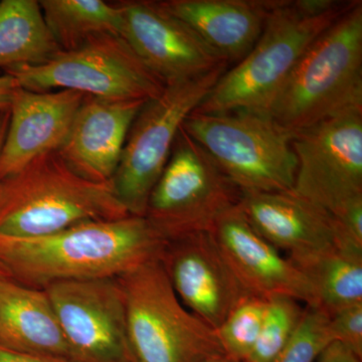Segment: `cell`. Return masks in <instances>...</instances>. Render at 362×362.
<instances>
[{"label":"cell","mask_w":362,"mask_h":362,"mask_svg":"<svg viewBox=\"0 0 362 362\" xmlns=\"http://www.w3.org/2000/svg\"><path fill=\"white\" fill-rule=\"evenodd\" d=\"M0 362H66L9 349L0 343Z\"/></svg>","instance_id":"28"},{"label":"cell","mask_w":362,"mask_h":362,"mask_svg":"<svg viewBox=\"0 0 362 362\" xmlns=\"http://www.w3.org/2000/svg\"><path fill=\"white\" fill-rule=\"evenodd\" d=\"M9 123V109L8 110H0V152H1L2 145L8 128Z\"/></svg>","instance_id":"30"},{"label":"cell","mask_w":362,"mask_h":362,"mask_svg":"<svg viewBox=\"0 0 362 362\" xmlns=\"http://www.w3.org/2000/svg\"><path fill=\"white\" fill-rule=\"evenodd\" d=\"M159 259L181 303L213 329L251 295L211 232L166 242Z\"/></svg>","instance_id":"13"},{"label":"cell","mask_w":362,"mask_h":362,"mask_svg":"<svg viewBox=\"0 0 362 362\" xmlns=\"http://www.w3.org/2000/svg\"><path fill=\"white\" fill-rule=\"evenodd\" d=\"M62 52L37 0L0 2V68L44 64Z\"/></svg>","instance_id":"20"},{"label":"cell","mask_w":362,"mask_h":362,"mask_svg":"<svg viewBox=\"0 0 362 362\" xmlns=\"http://www.w3.org/2000/svg\"><path fill=\"white\" fill-rule=\"evenodd\" d=\"M121 37L164 86L201 77L228 66L187 25L159 1L119 4Z\"/></svg>","instance_id":"12"},{"label":"cell","mask_w":362,"mask_h":362,"mask_svg":"<svg viewBox=\"0 0 362 362\" xmlns=\"http://www.w3.org/2000/svg\"><path fill=\"white\" fill-rule=\"evenodd\" d=\"M20 87L18 81L4 73L0 76V110H8L14 92Z\"/></svg>","instance_id":"29"},{"label":"cell","mask_w":362,"mask_h":362,"mask_svg":"<svg viewBox=\"0 0 362 362\" xmlns=\"http://www.w3.org/2000/svg\"><path fill=\"white\" fill-rule=\"evenodd\" d=\"M182 129L240 192H290L297 158L292 135L267 112H192Z\"/></svg>","instance_id":"5"},{"label":"cell","mask_w":362,"mask_h":362,"mask_svg":"<svg viewBox=\"0 0 362 362\" xmlns=\"http://www.w3.org/2000/svg\"><path fill=\"white\" fill-rule=\"evenodd\" d=\"M166 240L145 216L77 223L30 239L0 238V271L30 287L118 278L160 258Z\"/></svg>","instance_id":"1"},{"label":"cell","mask_w":362,"mask_h":362,"mask_svg":"<svg viewBox=\"0 0 362 362\" xmlns=\"http://www.w3.org/2000/svg\"><path fill=\"white\" fill-rule=\"evenodd\" d=\"M1 274H4V273H2L1 271H0V275H1ZM4 275H6V274H4Z\"/></svg>","instance_id":"32"},{"label":"cell","mask_w":362,"mask_h":362,"mask_svg":"<svg viewBox=\"0 0 362 362\" xmlns=\"http://www.w3.org/2000/svg\"><path fill=\"white\" fill-rule=\"evenodd\" d=\"M287 296L268 299L265 318L258 340L246 362H272L296 332L306 306Z\"/></svg>","instance_id":"23"},{"label":"cell","mask_w":362,"mask_h":362,"mask_svg":"<svg viewBox=\"0 0 362 362\" xmlns=\"http://www.w3.org/2000/svg\"><path fill=\"white\" fill-rule=\"evenodd\" d=\"M129 216L113 183L78 175L58 152L45 154L0 181V238L30 239L77 223Z\"/></svg>","instance_id":"3"},{"label":"cell","mask_w":362,"mask_h":362,"mask_svg":"<svg viewBox=\"0 0 362 362\" xmlns=\"http://www.w3.org/2000/svg\"><path fill=\"white\" fill-rule=\"evenodd\" d=\"M226 63L237 65L252 51L274 0H163Z\"/></svg>","instance_id":"18"},{"label":"cell","mask_w":362,"mask_h":362,"mask_svg":"<svg viewBox=\"0 0 362 362\" xmlns=\"http://www.w3.org/2000/svg\"><path fill=\"white\" fill-rule=\"evenodd\" d=\"M356 108H362L361 0L312 42L269 114L292 135Z\"/></svg>","instance_id":"4"},{"label":"cell","mask_w":362,"mask_h":362,"mask_svg":"<svg viewBox=\"0 0 362 362\" xmlns=\"http://www.w3.org/2000/svg\"><path fill=\"white\" fill-rule=\"evenodd\" d=\"M291 262L313 287L317 307L328 315L362 303V254L334 247Z\"/></svg>","instance_id":"21"},{"label":"cell","mask_w":362,"mask_h":362,"mask_svg":"<svg viewBox=\"0 0 362 362\" xmlns=\"http://www.w3.org/2000/svg\"><path fill=\"white\" fill-rule=\"evenodd\" d=\"M316 362H362V358L339 342H332L321 352Z\"/></svg>","instance_id":"27"},{"label":"cell","mask_w":362,"mask_h":362,"mask_svg":"<svg viewBox=\"0 0 362 362\" xmlns=\"http://www.w3.org/2000/svg\"><path fill=\"white\" fill-rule=\"evenodd\" d=\"M228 66L192 80L165 86L143 105L131 125L112 183L131 216H144L150 194L165 168L187 117L206 99Z\"/></svg>","instance_id":"8"},{"label":"cell","mask_w":362,"mask_h":362,"mask_svg":"<svg viewBox=\"0 0 362 362\" xmlns=\"http://www.w3.org/2000/svg\"><path fill=\"white\" fill-rule=\"evenodd\" d=\"M332 342L329 315L319 307L306 306L296 332L272 362H316Z\"/></svg>","instance_id":"25"},{"label":"cell","mask_w":362,"mask_h":362,"mask_svg":"<svg viewBox=\"0 0 362 362\" xmlns=\"http://www.w3.org/2000/svg\"><path fill=\"white\" fill-rule=\"evenodd\" d=\"M356 0H274L258 42L226 70L195 109L202 114L267 112L293 69L323 32Z\"/></svg>","instance_id":"2"},{"label":"cell","mask_w":362,"mask_h":362,"mask_svg":"<svg viewBox=\"0 0 362 362\" xmlns=\"http://www.w3.org/2000/svg\"><path fill=\"white\" fill-rule=\"evenodd\" d=\"M202 362H245L239 361V359L233 358V357L228 356L226 354H216V356L207 357L206 359Z\"/></svg>","instance_id":"31"},{"label":"cell","mask_w":362,"mask_h":362,"mask_svg":"<svg viewBox=\"0 0 362 362\" xmlns=\"http://www.w3.org/2000/svg\"><path fill=\"white\" fill-rule=\"evenodd\" d=\"M268 300L250 295L214 329L223 352L246 362L263 325Z\"/></svg>","instance_id":"24"},{"label":"cell","mask_w":362,"mask_h":362,"mask_svg":"<svg viewBox=\"0 0 362 362\" xmlns=\"http://www.w3.org/2000/svg\"><path fill=\"white\" fill-rule=\"evenodd\" d=\"M4 73L23 89L73 90L103 99L149 101L165 88L127 42L113 33L90 37L77 49L59 52L40 65L16 66Z\"/></svg>","instance_id":"9"},{"label":"cell","mask_w":362,"mask_h":362,"mask_svg":"<svg viewBox=\"0 0 362 362\" xmlns=\"http://www.w3.org/2000/svg\"><path fill=\"white\" fill-rule=\"evenodd\" d=\"M239 209L249 225L291 261L338 247L332 214L293 190L242 192Z\"/></svg>","instance_id":"17"},{"label":"cell","mask_w":362,"mask_h":362,"mask_svg":"<svg viewBox=\"0 0 362 362\" xmlns=\"http://www.w3.org/2000/svg\"><path fill=\"white\" fill-rule=\"evenodd\" d=\"M211 233L250 294L267 300L291 297L305 306L317 307L306 276L249 225L239 206L220 218Z\"/></svg>","instance_id":"14"},{"label":"cell","mask_w":362,"mask_h":362,"mask_svg":"<svg viewBox=\"0 0 362 362\" xmlns=\"http://www.w3.org/2000/svg\"><path fill=\"white\" fill-rule=\"evenodd\" d=\"M85 96L73 90L35 92L18 87L9 107L8 128L0 152V181L61 148Z\"/></svg>","instance_id":"15"},{"label":"cell","mask_w":362,"mask_h":362,"mask_svg":"<svg viewBox=\"0 0 362 362\" xmlns=\"http://www.w3.org/2000/svg\"><path fill=\"white\" fill-rule=\"evenodd\" d=\"M292 147L295 194L333 216L362 202V108L294 133Z\"/></svg>","instance_id":"10"},{"label":"cell","mask_w":362,"mask_h":362,"mask_svg":"<svg viewBox=\"0 0 362 362\" xmlns=\"http://www.w3.org/2000/svg\"><path fill=\"white\" fill-rule=\"evenodd\" d=\"M144 100H111L86 95L59 156L78 175L110 182L128 133Z\"/></svg>","instance_id":"16"},{"label":"cell","mask_w":362,"mask_h":362,"mask_svg":"<svg viewBox=\"0 0 362 362\" xmlns=\"http://www.w3.org/2000/svg\"><path fill=\"white\" fill-rule=\"evenodd\" d=\"M329 328L333 341L341 343L362 358V303L331 313Z\"/></svg>","instance_id":"26"},{"label":"cell","mask_w":362,"mask_h":362,"mask_svg":"<svg viewBox=\"0 0 362 362\" xmlns=\"http://www.w3.org/2000/svg\"><path fill=\"white\" fill-rule=\"evenodd\" d=\"M118 279L136 362H202L225 354L216 331L181 303L160 259Z\"/></svg>","instance_id":"6"},{"label":"cell","mask_w":362,"mask_h":362,"mask_svg":"<svg viewBox=\"0 0 362 362\" xmlns=\"http://www.w3.org/2000/svg\"><path fill=\"white\" fill-rule=\"evenodd\" d=\"M240 197L239 188L181 126L144 216L169 242L211 232L220 218L239 206Z\"/></svg>","instance_id":"7"},{"label":"cell","mask_w":362,"mask_h":362,"mask_svg":"<svg viewBox=\"0 0 362 362\" xmlns=\"http://www.w3.org/2000/svg\"><path fill=\"white\" fill-rule=\"evenodd\" d=\"M45 25L59 49H77L90 37L103 33L121 35L122 11L102 0H42Z\"/></svg>","instance_id":"22"},{"label":"cell","mask_w":362,"mask_h":362,"mask_svg":"<svg viewBox=\"0 0 362 362\" xmlns=\"http://www.w3.org/2000/svg\"><path fill=\"white\" fill-rule=\"evenodd\" d=\"M45 290L76 362H136L118 278L66 281Z\"/></svg>","instance_id":"11"},{"label":"cell","mask_w":362,"mask_h":362,"mask_svg":"<svg viewBox=\"0 0 362 362\" xmlns=\"http://www.w3.org/2000/svg\"><path fill=\"white\" fill-rule=\"evenodd\" d=\"M0 343L49 358L76 362L45 289L0 275Z\"/></svg>","instance_id":"19"}]
</instances>
